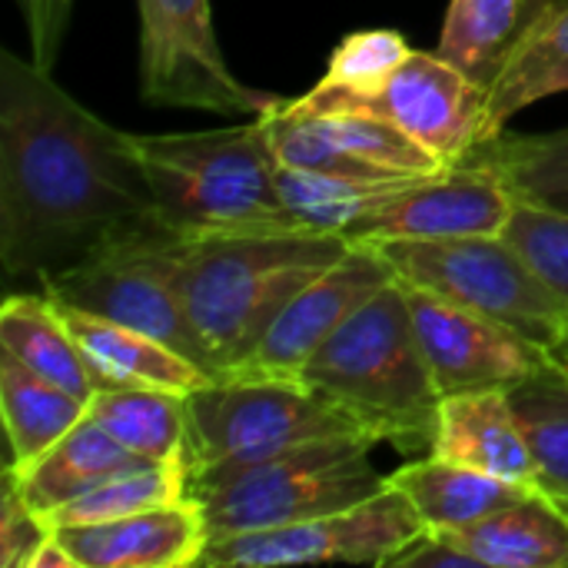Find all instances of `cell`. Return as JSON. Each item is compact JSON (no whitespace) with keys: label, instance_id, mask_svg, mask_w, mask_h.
<instances>
[{"label":"cell","instance_id":"7a4b0ae2","mask_svg":"<svg viewBox=\"0 0 568 568\" xmlns=\"http://www.w3.org/2000/svg\"><path fill=\"white\" fill-rule=\"evenodd\" d=\"M353 250L343 233L253 230L186 240L180 290L213 376L236 373L303 286Z\"/></svg>","mask_w":568,"mask_h":568},{"label":"cell","instance_id":"f546056e","mask_svg":"<svg viewBox=\"0 0 568 568\" xmlns=\"http://www.w3.org/2000/svg\"><path fill=\"white\" fill-rule=\"evenodd\" d=\"M286 106H290V100H286ZM300 113L313 116L316 126L333 143H339L343 150H349L359 160L376 163L383 170H393V173H403V176H439V173L453 170L433 150H426L419 140H413L406 130H399L396 123H389L383 116L349 113V110H343V113H310V110H300Z\"/></svg>","mask_w":568,"mask_h":568},{"label":"cell","instance_id":"4fadbf2b","mask_svg":"<svg viewBox=\"0 0 568 568\" xmlns=\"http://www.w3.org/2000/svg\"><path fill=\"white\" fill-rule=\"evenodd\" d=\"M516 196L509 186L476 163H456L439 176L416 180L366 210L349 230V243L386 240H449V236H503Z\"/></svg>","mask_w":568,"mask_h":568},{"label":"cell","instance_id":"8d00e7d4","mask_svg":"<svg viewBox=\"0 0 568 568\" xmlns=\"http://www.w3.org/2000/svg\"><path fill=\"white\" fill-rule=\"evenodd\" d=\"M549 356H552V359H556V363H559L562 369H568V339H562V343H559V346H556V349H552Z\"/></svg>","mask_w":568,"mask_h":568},{"label":"cell","instance_id":"9a60e30c","mask_svg":"<svg viewBox=\"0 0 568 568\" xmlns=\"http://www.w3.org/2000/svg\"><path fill=\"white\" fill-rule=\"evenodd\" d=\"M80 568H186L210 546V529L193 496L113 523L53 529Z\"/></svg>","mask_w":568,"mask_h":568},{"label":"cell","instance_id":"d4e9b609","mask_svg":"<svg viewBox=\"0 0 568 568\" xmlns=\"http://www.w3.org/2000/svg\"><path fill=\"white\" fill-rule=\"evenodd\" d=\"M506 396L536 466V489L568 509V369L549 356Z\"/></svg>","mask_w":568,"mask_h":568},{"label":"cell","instance_id":"83f0119b","mask_svg":"<svg viewBox=\"0 0 568 568\" xmlns=\"http://www.w3.org/2000/svg\"><path fill=\"white\" fill-rule=\"evenodd\" d=\"M426 180V176H416ZM416 180H356V176H333L313 173L296 166H280L276 190L283 210L293 223L306 233H343L389 193L416 183Z\"/></svg>","mask_w":568,"mask_h":568},{"label":"cell","instance_id":"f1b7e54d","mask_svg":"<svg viewBox=\"0 0 568 568\" xmlns=\"http://www.w3.org/2000/svg\"><path fill=\"white\" fill-rule=\"evenodd\" d=\"M190 496V469L186 459H166V463H150L140 466L133 473H123L103 486H97L93 493L73 499L70 506L57 509L47 523L53 529H67V526H90V523H113L123 516H136L176 499Z\"/></svg>","mask_w":568,"mask_h":568},{"label":"cell","instance_id":"ffe728a7","mask_svg":"<svg viewBox=\"0 0 568 568\" xmlns=\"http://www.w3.org/2000/svg\"><path fill=\"white\" fill-rule=\"evenodd\" d=\"M562 90H568V0H552L486 90L479 143L499 136L506 123L529 103Z\"/></svg>","mask_w":568,"mask_h":568},{"label":"cell","instance_id":"7402d4cb","mask_svg":"<svg viewBox=\"0 0 568 568\" xmlns=\"http://www.w3.org/2000/svg\"><path fill=\"white\" fill-rule=\"evenodd\" d=\"M0 349L17 356L37 376L63 386L77 399L90 403L103 386L100 373L67 329L57 303L43 296H7L0 306Z\"/></svg>","mask_w":568,"mask_h":568},{"label":"cell","instance_id":"2e32d148","mask_svg":"<svg viewBox=\"0 0 568 568\" xmlns=\"http://www.w3.org/2000/svg\"><path fill=\"white\" fill-rule=\"evenodd\" d=\"M53 303H57L67 329L73 333V339L80 343V349L100 373L106 389L110 386H153V389H170V393L190 396L193 389H200L213 379L203 366H196L183 353L170 349L166 343L140 333V329H130L123 323L103 320V316L77 310V306H67L60 300H53Z\"/></svg>","mask_w":568,"mask_h":568},{"label":"cell","instance_id":"8fae6325","mask_svg":"<svg viewBox=\"0 0 568 568\" xmlns=\"http://www.w3.org/2000/svg\"><path fill=\"white\" fill-rule=\"evenodd\" d=\"M296 110L310 113H373L426 150H433L446 166H456L469 150L479 146L483 113H486V87L449 63L443 53L413 50L403 67L373 93H316L290 100Z\"/></svg>","mask_w":568,"mask_h":568},{"label":"cell","instance_id":"e0dca14e","mask_svg":"<svg viewBox=\"0 0 568 568\" xmlns=\"http://www.w3.org/2000/svg\"><path fill=\"white\" fill-rule=\"evenodd\" d=\"M433 456L536 489V466L506 389L446 396Z\"/></svg>","mask_w":568,"mask_h":568},{"label":"cell","instance_id":"44dd1931","mask_svg":"<svg viewBox=\"0 0 568 568\" xmlns=\"http://www.w3.org/2000/svg\"><path fill=\"white\" fill-rule=\"evenodd\" d=\"M389 483L396 489H403L409 496V503L416 506L419 519L426 523V529L433 532H453L463 529L469 523H479L513 503H519L523 496H529V486H519L513 479L503 476H489L439 456H426L419 463H406L399 466Z\"/></svg>","mask_w":568,"mask_h":568},{"label":"cell","instance_id":"5b68a950","mask_svg":"<svg viewBox=\"0 0 568 568\" xmlns=\"http://www.w3.org/2000/svg\"><path fill=\"white\" fill-rule=\"evenodd\" d=\"M369 436H326L270 459L233 469H213L190 479V496L200 503L210 542L296 526L359 506L389 486L369 463Z\"/></svg>","mask_w":568,"mask_h":568},{"label":"cell","instance_id":"cb8c5ba5","mask_svg":"<svg viewBox=\"0 0 568 568\" xmlns=\"http://www.w3.org/2000/svg\"><path fill=\"white\" fill-rule=\"evenodd\" d=\"M0 416L10 439V466L23 469L87 416V403L0 349Z\"/></svg>","mask_w":568,"mask_h":568},{"label":"cell","instance_id":"5bb4252c","mask_svg":"<svg viewBox=\"0 0 568 568\" xmlns=\"http://www.w3.org/2000/svg\"><path fill=\"white\" fill-rule=\"evenodd\" d=\"M396 280L389 260L369 246L353 243V250L296 293V300L280 313L253 356L230 376L236 379H300L313 353L383 286Z\"/></svg>","mask_w":568,"mask_h":568},{"label":"cell","instance_id":"d590c367","mask_svg":"<svg viewBox=\"0 0 568 568\" xmlns=\"http://www.w3.org/2000/svg\"><path fill=\"white\" fill-rule=\"evenodd\" d=\"M27 568H80V566H77V559L70 556V549L60 542V536H57V532H50V536L40 542V549L30 556Z\"/></svg>","mask_w":568,"mask_h":568},{"label":"cell","instance_id":"ac0fdd59","mask_svg":"<svg viewBox=\"0 0 568 568\" xmlns=\"http://www.w3.org/2000/svg\"><path fill=\"white\" fill-rule=\"evenodd\" d=\"M140 466H150V459L130 453L100 423L83 416L40 459H33L23 469L7 466V473L17 483L20 496L27 499V506L37 509L43 519H50L57 509L70 506L73 499Z\"/></svg>","mask_w":568,"mask_h":568},{"label":"cell","instance_id":"e575fe53","mask_svg":"<svg viewBox=\"0 0 568 568\" xmlns=\"http://www.w3.org/2000/svg\"><path fill=\"white\" fill-rule=\"evenodd\" d=\"M73 0H40L30 7V27H33V63L50 70L57 57V43L63 33V23L70 17Z\"/></svg>","mask_w":568,"mask_h":568},{"label":"cell","instance_id":"277c9868","mask_svg":"<svg viewBox=\"0 0 568 568\" xmlns=\"http://www.w3.org/2000/svg\"><path fill=\"white\" fill-rule=\"evenodd\" d=\"M166 230L183 240L213 233L300 230L280 203L266 123L196 133H130Z\"/></svg>","mask_w":568,"mask_h":568},{"label":"cell","instance_id":"836d02e7","mask_svg":"<svg viewBox=\"0 0 568 568\" xmlns=\"http://www.w3.org/2000/svg\"><path fill=\"white\" fill-rule=\"evenodd\" d=\"M389 566L406 568H479L473 556H466L456 542H449L443 532L426 529L413 546H406L399 556H393Z\"/></svg>","mask_w":568,"mask_h":568},{"label":"cell","instance_id":"9c48e42d","mask_svg":"<svg viewBox=\"0 0 568 568\" xmlns=\"http://www.w3.org/2000/svg\"><path fill=\"white\" fill-rule=\"evenodd\" d=\"M140 3V87L156 106H193L230 116H263L283 97L253 90L226 67L210 0H136Z\"/></svg>","mask_w":568,"mask_h":568},{"label":"cell","instance_id":"4dcf8cb0","mask_svg":"<svg viewBox=\"0 0 568 568\" xmlns=\"http://www.w3.org/2000/svg\"><path fill=\"white\" fill-rule=\"evenodd\" d=\"M413 53L399 30H356L329 57L326 77L316 93H373L379 90Z\"/></svg>","mask_w":568,"mask_h":568},{"label":"cell","instance_id":"3957f363","mask_svg":"<svg viewBox=\"0 0 568 568\" xmlns=\"http://www.w3.org/2000/svg\"><path fill=\"white\" fill-rule=\"evenodd\" d=\"M300 379L349 409L376 443H393L406 456L433 453L443 393L399 280L366 300L313 353Z\"/></svg>","mask_w":568,"mask_h":568},{"label":"cell","instance_id":"30bf717a","mask_svg":"<svg viewBox=\"0 0 568 568\" xmlns=\"http://www.w3.org/2000/svg\"><path fill=\"white\" fill-rule=\"evenodd\" d=\"M426 532L416 506L393 483L373 499L316 516L296 526L260 529L210 542L196 566L203 568H276L313 562L389 566L406 546Z\"/></svg>","mask_w":568,"mask_h":568},{"label":"cell","instance_id":"52a82bcc","mask_svg":"<svg viewBox=\"0 0 568 568\" xmlns=\"http://www.w3.org/2000/svg\"><path fill=\"white\" fill-rule=\"evenodd\" d=\"M376 246L399 280L469 306L546 353L568 339L566 300L506 236L386 240Z\"/></svg>","mask_w":568,"mask_h":568},{"label":"cell","instance_id":"6da1fadb","mask_svg":"<svg viewBox=\"0 0 568 568\" xmlns=\"http://www.w3.org/2000/svg\"><path fill=\"white\" fill-rule=\"evenodd\" d=\"M166 230L130 133L113 130L50 70L0 50V263L50 276Z\"/></svg>","mask_w":568,"mask_h":568},{"label":"cell","instance_id":"603a6c76","mask_svg":"<svg viewBox=\"0 0 568 568\" xmlns=\"http://www.w3.org/2000/svg\"><path fill=\"white\" fill-rule=\"evenodd\" d=\"M552 0H453L436 53L486 90Z\"/></svg>","mask_w":568,"mask_h":568},{"label":"cell","instance_id":"ba28073f","mask_svg":"<svg viewBox=\"0 0 568 568\" xmlns=\"http://www.w3.org/2000/svg\"><path fill=\"white\" fill-rule=\"evenodd\" d=\"M183 246L186 240L176 233L133 236L80 260L70 270L43 276L40 286L67 306L97 313L166 343L213 376L210 356L190 323L180 290Z\"/></svg>","mask_w":568,"mask_h":568},{"label":"cell","instance_id":"7c38bea8","mask_svg":"<svg viewBox=\"0 0 568 568\" xmlns=\"http://www.w3.org/2000/svg\"><path fill=\"white\" fill-rule=\"evenodd\" d=\"M399 283L413 310L416 339L443 399L459 393L513 389L549 359V353L523 333L439 293H429L406 280Z\"/></svg>","mask_w":568,"mask_h":568},{"label":"cell","instance_id":"484cf974","mask_svg":"<svg viewBox=\"0 0 568 568\" xmlns=\"http://www.w3.org/2000/svg\"><path fill=\"white\" fill-rule=\"evenodd\" d=\"M87 416L100 423L130 453L166 463L186 446V396L153 386H110L87 403Z\"/></svg>","mask_w":568,"mask_h":568},{"label":"cell","instance_id":"8992f818","mask_svg":"<svg viewBox=\"0 0 568 568\" xmlns=\"http://www.w3.org/2000/svg\"><path fill=\"white\" fill-rule=\"evenodd\" d=\"M326 436L369 433L349 409H343L333 396L306 386L303 379L216 376L186 396L183 459L190 479L213 469L270 459Z\"/></svg>","mask_w":568,"mask_h":568},{"label":"cell","instance_id":"74e56055","mask_svg":"<svg viewBox=\"0 0 568 568\" xmlns=\"http://www.w3.org/2000/svg\"><path fill=\"white\" fill-rule=\"evenodd\" d=\"M33 3H40V0H30V7H33Z\"/></svg>","mask_w":568,"mask_h":568},{"label":"cell","instance_id":"d6986e66","mask_svg":"<svg viewBox=\"0 0 568 568\" xmlns=\"http://www.w3.org/2000/svg\"><path fill=\"white\" fill-rule=\"evenodd\" d=\"M443 536L479 568H568V509L539 489Z\"/></svg>","mask_w":568,"mask_h":568},{"label":"cell","instance_id":"d6a6232c","mask_svg":"<svg viewBox=\"0 0 568 568\" xmlns=\"http://www.w3.org/2000/svg\"><path fill=\"white\" fill-rule=\"evenodd\" d=\"M53 526L27 506L10 473H3V503H0V568H27L40 542Z\"/></svg>","mask_w":568,"mask_h":568},{"label":"cell","instance_id":"4316f807","mask_svg":"<svg viewBox=\"0 0 568 568\" xmlns=\"http://www.w3.org/2000/svg\"><path fill=\"white\" fill-rule=\"evenodd\" d=\"M459 163L496 173L516 200L568 213V126L552 133H509L469 150Z\"/></svg>","mask_w":568,"mask_h":568},{"label":"cell","instance_id":"1f68e13d","mask_svg":"<svg viewBox=\"0 0 568 568\" xmlns=\"http://www.w3.org/2000/svg\"><path fill=\"white\" fill-rule=\"evenodd\" d=\"M568 306V213L516 200L503 233Z\"/></svg>","mask_w":568,"mask_h":568}]
</instances>
